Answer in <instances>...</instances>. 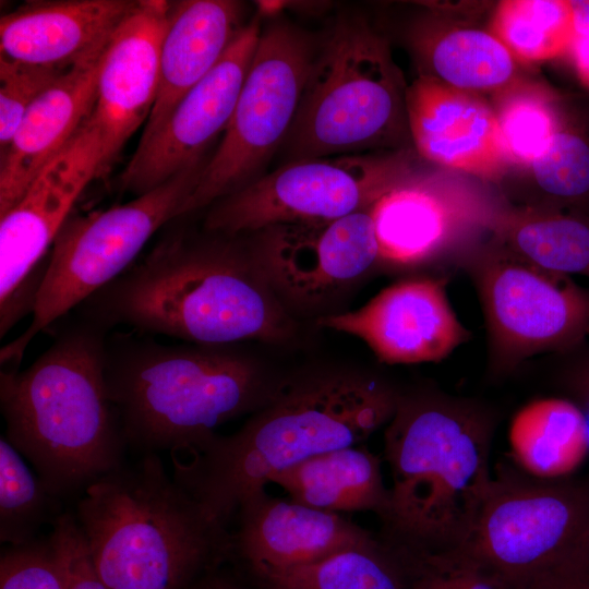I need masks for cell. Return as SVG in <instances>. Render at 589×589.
I'll list each match as a JSON object with an SVG mask.
<instances>
[{
  "mask_svg": "<svg viewBox=\"0 0 589 589\" xmlns=\"http://www.w3.org/2000/svg\"><path fill=\"white\" fill-rule=\"evenodd\" d=\"M0 589H68L62 560L49 534L2 552Z\"/></svg>",
  "mask_w": 589,
  "mask_h": 589,
  "instance_id": "34",
  "label": "cell"
},
{
  "mask_svg": "<svg viewBox=\"0 0 589 589\" xmlns=\"http://www.w3.org/2000/svg\"><path fill=\"white\" fill-rule=\"evenodd\" d=\"M74 517L107 589H191L231 555V532L156 454L89 483Z\"/></svg>",
  "mask_w": 589,
  "mask_h": 589,
  "instance_id": "6",
  "label": "cell"
},
{
  "mask_svg": "<svg viewBox=\"0 0 589 589\" xmlns=\"http://www.w3.org/2000/svg\"><path fill=\"white\" fill-rule=\"evenodd\" d=\"M501 370L534 354L567 350L589 334V289L534 266L493 241L468 263Z\"/></svg>",
  "mask_w": 589,
  "mask_h": 589,
  "instance_id": "12",
  "label": "cell"
},
{
  "mask_svg": "<svg viewBox=\"0 0 589 589\" xmlns=\"http://www.w3.org/2000/svg\"><path fill=\"white\" fill-rule=\"evenodd\" d=\"M231 554L252 574L315 564L378 538L344 516L255 491L240 504Z\"/></svg>",
  "mask_w": 589,
  "mask_h": 589,
  "instance_id": "20",
  "label": "cell"
},
{
  "mask_svg": "<svg viewBox=\"0 0 589 589\" xmlns=\"http://www.w3.org/2000/svg\"><path fill=\"white\" fill-rule=\"evenodd\" d=\"M268 483L284 489L291 501L337 514L373 512L382 519L389 503L382 459L363 444L308 458L275 473Z\"/></svg>",
  "mask_w": 589,
  "mask_h": 589,
  "instance_id": "24",
  "label": "cell"
},
{
  "mask_svg": "<svg viewBox=\"0 0 589 589\" xmlns=\"http://www.w3.org/2000/svg\"><path fill=\"white\" fill-rule=\"evenodd\" d=\"M253 575L261 589H408L400 553L381 537L315 564Z\"/></svg>",
  "mask_w": 589,
  "mask_h": 589,
  "instance_id": "28",
  "label": "cell"
},
{
  "mask_svg": "<svg viewBox=\"0 0 589 589\" xmlns=\"http://www.w3.org/2000/svg\"><path fill=\"white\" fill-rule=\"evenodd\" d=\"M491 28L515 59L529 62L565 56L575 39L569 0L501 1Z\"/></svg>",
  "mask_w": 589,
  "mask_h": 589,
  "instance_id": "29",
  "label": "cell"
},
{
  "mask_svg": "<svg viewBox=\"0 0 589 589\" xmlns=\"http://www.w3.org/2000/svg\"><path fill=\"white\" fill-rule=\"evenodd\" d=\"M317 325L361 339L388 364L440 361L469 336L444 281L425 277L388 286L359 309L318 317Z\"/></svg>",
  "mask_w": 589,
  "mask_h": 589,
  "instance_id": "17",
  "label": "cell"
},
{
  "mask_svg": "<svg viewBox=\"0 0 589 589\" xmlns=\"http://www.w3.org/2000/svg\"><path fill=\"white\" fill-rule=\"evenodd\" d=\"M103 144L87 121L40 170L21 201L0 217V336L33 312L51 249L88 183L101 176Z\"/></svg>",
  "mask_w": 589,
  "mask_h": 589,
  "instance_id": "13",
  "label": "cell"
},
{
  "mask_svg": "<svg viewBox=\"0 0 589 589\" xmlns=\"http://www.w3.org/2000/svg\"><path fill=\"white\" fill-rule=\"evenodd\" d=\"M406 108L424 159L484 181L501 180L512 166L495 111L480 96L422 73L407 87Z\"/></svg>",
  "mask_w": 589,
  "mask_h": 589,
  "instance_id": "19",
  "label": "cell"
},
{
  "mask_svg": "<svg viewBox=\"0 0 589 589\" xmlns=\"http://www.w3.org/2000/svg\"><path fill=\"white\" fill-rule=\"evenodd\" d=\"M411 43L429 70L424 74L459 91L496 95L516 83L515 58L492 33L423 19L413 26Z\"/></svg>",
  "mask_w": 589,
  "mask_h": 589,
  "instance_id": "26",
  "label": "cell"
},
{
  "mask_svg": "<svg viewBox=\"0 0 589 589\" xmlns=\"http://www.w3.org/2000/svg\"><path fill=\"white\" fill-rule=\"evenodd\" d=\"M242 5L231 0L172 4L159 57L158 88L140 141L152 136L178 103L219 62L242 28Z\"/></svg>",
  "mask_w": 589,
  "mask_h": 589,
  "instance_id": "23",
  "label": "cell"
},
{
  "mask_svg": "<svg viewBox=\"0 0 589 589\" xmlns=\"http://www.w3.org/2000/svg\"><path fill=\"white\" fill-rule=\"evenodd\" d=\"M104 55V53H103ZM103 55L62 72L32 104L0 163V217L88 118Z\"/></svg>",
  "mask_w": 589,
  "mask_h": 589,
  "instance_id": "22",
  "label": "cell"
},
{
  "mask_svg": "<svg viewBox=\"0 0 589 589\" xmlns=\"http://www.w3.org/2000/svg\"><path fill=\"white\" fill-rule=\"evenodd\" d=\"M580 393L589 407V364L581 371L578 378Z\"/></svg>",
  "mask_w": 589,
  "mask_h": 589,
  "instance_id": "40",
  "label": "cell"
},
{
  "mask_svg": "<svg viewBox=\"0 0 589 589\" xmlns=\"http://www.w3.org/2000/svg\"><path fill=\"white\" fill-rule=\"evenodd\" d=\"M49 536L62 560L68 589H107L95 572L74 515L60 514Z\"/></svg>",
  "mask_w": 589,
  "mask_h": 589,
  "instance_id": "36",
  "label": "cell"
},
{
  "mask_svg": "<svg viewBox=\"0 0 589 589\" xmlns=\"http://www.w3.org/2000/svg\"><path fill=\"white\" fill-rule=\"evenodd\" d=\"M62 72L0 57V152L10 145L23 117Z\"/></svg>",
  "mask_w": 589,
  "mask_h": 589,
  "instance_id": "35",
  "label": "cell"
},
{
  "mask_svg": "<svg viewBox=\"0 0 589 589\" xmlns=\"http://www.w3.org/2000/svg\"><path fill=\"white\" fill-rule=\"evenodd\" d=\"M495 202L460 176L417 172L371 207L380 260L406 266L434 259L484 231Z\"/></svg>",
  "mask_w": 589,
  "mask_h": 589,
  "instance_id": "16",
  "label": "cell"
},
{
  "mask_svg": "<svg viewBox=\"0 0 589 589\" xmlns=\"http://www.w3.org/2000/svg\"><path fill=\"white\" fill-rule=\"evenodd\" d=\"M418 171L405 149L288 161L214 203L204 228L225 236L336 220L372 207Z\"/></svg>",
  "mask_w": 589,
  "mask_h": 589,
  "instance_id": "11",
  "label": "cell"
},
{
  "mask_svg": "<svg viewBox=\"0 0 589 589\" xmlns=\"http://www.w3.org/2000/svg\"><path fill=\"white\" fill-rule=\"evenodd\" d=\"M484 231L490 240L545 271L589 278V217L495 202Z\"/></svg>",
  "mask_w": 589,
  "mask_h": 589,
  "instance_id": "25",
  "label": "cell"
},
{
  "mask_svg": "<svg viewBox=\"0 0 589 589\" xmlns=\"http://www.w3.org/2000/svg\"><path fill=\"white\" fill-rule=\"evenodd\" d=\"M212 581L214 589H240L236 584L223 577L212 576Z\"/></svg>",
  "mask_w": 589,
  "mask_h": 589,
  "instance_id": "41",
  "label": "cell"
},
{
  "mask_svg": "<svg viewBox=\"0 0 589 589\" xmlns=\"http://www.w3.org/2000/svg\"><path fill=\"white\" fill-rule=\"evenodd\" d=\"M464 550L510 589L589 558V485L501 470Z\"/></svg>",
  "mask_w": 589,
  "mask_h": 589,
  "instance_id": "9",
  "label": "cell"
},
{
  "mask_svg": "<svg viewBox=\"0 0 589 589\" xmlns=\"http://www.w3.org/2000/svg\"><path fill=\"white\" fill-rule=\"evenodd\" d=\"M248 247L292 315L320 314L380 260L371 207L330 221L268 226Z\"/></svg>",
  "mask_w": 589,
  "mask_h": 589,
  "instance_id": "14",
  "label": "cell"
},
{
  "mask_svg": "<svg viewBox=\"0 0 589 589\" xmlns=\"http://www.w3.org/2000/svg\"><path fill=\"white\" fill-rule=\"evenodd\" d=\"M204 165L191 167L125 204L68 218L51 247L32 322L1 349V365L17 369L38 333L122 275L151 237L177 218Z\"/></svg>",
  "mask_w": 589,
  "mask_h": 589,
  "instance_id": "8",
  "label": "cell"
},
{
  "mask_svg": "<svg viewBox=\"0 0 589 589\" xmlns=\"http://www.w3.org/2000/svg\"><path fill=\"white\" fill-rule=\"evenodd\" d=\"M492 424L432 393L400 395L384 433L393 484L381 538L413 554L464 549L492 482Z\"/></svg>",
  "mask_w": 589,
  "mask_h": 589,
  "instance_id": "5",
  "label": "cell"
},
{
  "mask_svg": "<svg viewBox=\"0 0 589 589\" xmlns=\"http://www.w3.org/2000/svg\"><path fill=\"white\" fill-rule=\"evenodd\" d=\"M208 232V231H207ZM173 235L95 292L79 315L109 329L128 326L192 344H285L298 324L240 236Z\"/></svg>",
  "mask_w": 589,
  "mask_h": 589,
  "instance_id": "1",
  "label": "cell"
},
{
  "mask_svg": "<svg viewBox=\"0 0 589 589\" xmlns=\"http://www.w3.org/2000/svg\"><path fill=\"white\" fill-rule=\"evenodd\" d=\"M527 169L549 199L546 208L585 215L581 209L589 204V128L584 120L563 110L549 148Z\"/></svg>",
  "mask_w": 589,
  "mask_h": 589,
  "instance_id": "30",
  "label": "cell"
},
{
  "mask_svg": "<svg viewBox=\"0 0 589 589\" xmlns=\"http://www.w3.org/2000/svg\"><path fill=\"white\" fill-rule=\"evenodd\" d=\"M401 393L371 373L325 370L285 378L231 435L171 452L173 479L228 527L269 478L313 456L361 445L393 418Z\"/></svg>",
  "mask_w": 589,
  "mask_h": 589,
  "instance_id": "2",
  "label": "cell"
},
{
  "mask_svg": "<svg viewBox=\"0 0 589 589\" xmlns=\"http://www.w3.org/2000/svg\"><path fill=\"white\" fill-rule=\"evenodd\" d=\"M526 589H589V558L560 569Z\"/></svg>",
  "mask_w": 589,
  "mask_h": 589,
  "instance_id": "37",
  "label": "cell"
},
{
  "mask_svg": "<svg viewBox=\"0 0 589 589\" xmlns=\"http://www.w3.org/2000/svg\"><path fill=\"white\" fill-rule=\"evenodd\" d=\"M105 375L127 446L145 454L200 447L285 380L239 344L164 345L127 333L108 334Z\"/></svg>",
  "mask_w": 589,
  "mask_h": 589,
  "instance_id": "4",
  "label": "cell"
},
{
  "mask_svg": "<svg viewBox=\"0 0 589 589\" xmlns=\"http://www.w3.org/2000/svg\"><path fill=\"white\" fill-rule=\"evenodd\" d=\"M408 578V589H510L464 549L413 554L398 549Z\"/></svg>",
  "mask_w": 589,
  "mask_h": 589,
  "instance_id": "33",
  "label": "cell"
},
{
  "mask_svg": "<svg viewBox=\"0 0 589 589\" xmlns=\"http://www.w3.org/2000/svg\"><path fill=\"white\" fill-rule=\"evenodd\" d=\"M495 96L493 109L512 165L527 168L549 148L563 110L531 85L515 83Z\"/></svg>",
  "mask_w": 589,
  "mask_h": 589,
  "instance_id": "32",
  "label": "cell"
},
{
  "mask_svg": "<svg viewBox=\"0 0 589 589\" xmlns=\"http://www.w3.org/2000/svg\"><path fill=\"white\" fill-rule=\"evenodd\" d=\"M406 93L385 38L361 15L340 16L318 41L287 161L396 147L409 133Z\"/></svg>",
  "mask_w": 589,
  "mask_h": 589,
  "instance_id": "7",
  "label": "cell"
},
{
  "mask_svg": "<svg viewBox=\"0 0 589 589\" xmlns=\"http://www.w3.org/2000/svg\"><path fill=\"white\" fill-rule=\"evenodd\" d=\"M128 0L32 2L0 21V57L60 72L99 58L135 7Z\"/></svg>",
  "mask_w": 589,
  "mask_h": 589,
  "instance_id": "21",
  "label": "cell"
},
{
  "mask_svg": "<svg viewBox=\"0 0 589 589\" xmlns=\"http://www.w3.org/2000/svg\"><path fill=\"white\" fill-rule=\"evenodd\" d=\"M508 442L525 473L542 480L565 479L589 454V422L582 408L568 399L540 398L515 413Z\"/></svg>",
  "mask_w": 589,
  "mask_h": 589,
  "instance_id": "27",
  "label": "cell"
},
{
  "mask_svg": "<svg viewBox=\"0 0 589 589\" xmlns=\"http://www.w3.org/2000/svg\"><path fill=\"white\" fill-rule=\"evenodd\" d=\"M59 497L35 474L22 454L0 438V540L9 545L35 541L40 528L60 515Z\"/></svg>",
  "mask_w": 589,
  "mask_h": 589,
  "instance_id": "31",
  "label": "cell"
},
{
  "mask_svg": "<svg viewBox=\"0 0 589 589\" xmlns=\"http://www.w3.org/2000/svg\"><path fill=\"white\" fill-rule=\"evenodd\" d=\"M108 334L79 315L25 370L0 373L4 437L59 498L124 464L105 375Z\"/></svg>",
  "mask_w": 589,
  "mask_h": 589,
  "instance_id": "3",
  "label": "cell"
},
{
  "mask_svg": "<svg viewBox=\"0 0 589 589\" xmlns=\"http://www.w3.org/2000/svg\"><path fill=\"white\" fill-rule=\"evenodd\" d=\"M567 56L580 81L589 87V37L575 38Z\"/></svg>",
  "mask_w": 589,
  "mask_h": 589,
  "instance_id": "38",
  "label": "cell"
},
{
  "mask_svg": "<svg viewBox=\"0 0 589 589\" xmlns=\"http://www.w3.org/2000/svg\"><path fill=\"white\" fill-rule=\"evenodd\" d=\"M575 38L589 37V0H569Z\"/></svg>",
  "mask_w": 589,
  "mask_h": 589,
  "instance_id": "39",
  "label": "cell"
},
{
  "mask_svg": "<svg viewBox=\"0 0 589 589\" xmlns=\"http://www.w3.org/2000/svg\"><path fill=\"white\" fill-rule=\"evenodd\" d=\"M317 47L310 33L287 21L262 29L223 140L176 219L260 178L291 128Z\"/></svg>",
  "mask_w": 589,
  "mask_h": 589,
  "instance_id": "10",
  "label": "cell"
},
{
  "mask_svg": "<svg viewBox=\"0 0 589 589\" xmlns=\"http://www.w3.org/2000/svg\"><path fill=\"white\" fill-rule=\"evenodd\" d=\"M261 33L259 17L242 26L215 68L152 136L139 141L120 175L121 190L139 196L204 163L206 146L229 123Z\"/></svg>",
  "mask_w": 589,
  "mask_h": 589,
  "instance_id": "15",
  "label": "cell"
},
{
  "mask_svg": "<svg viewBox=\"0 0 589 589\" xmlns=\"http://www.w3.org/2000/svg\"><path fill=\"white\" fill-rule=\"evenodd\" d=\"M171 9L172 3L168 1H136L101 57L96 98L87 118L103 144L101 176L149 117Z\"/></svg>",
  "mask_w": 589,
  "mask_h": 589,
  "instance_id": "18",
  "label": "cell"
}]
</instances>
